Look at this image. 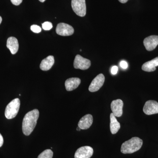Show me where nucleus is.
Returning a JSON list of instances; mask_svg holds the SVG:
<instances>
[{
    "label": "nucleus",
    "instance_id": "nucleus-1",
    "mask_svg": "<svg viewBox=\"0 0 158 158\" xmlns=\"http://www.w3.org/2000/svg\"><path fill=\"white\" fill-rule=\"evenodd\" d=\"M39 116V112L37 109H34L26 114L22 124L23 132L25 135L29 136L33 131Z\"/></svg>",
    "mask_w": 158,
    "mask_h": 158
},
{
    "label": "nucleus",
    "instance_id": "nucleus-2",
    "mask_svg": "<svg viewBox=\"0 0 158 158\" xmlns=\"http://www.w3.org/2000/svg\"><path fill=\"white\" fill-rule=\"evenodd\" d=\"M143 141L138 137H133L122 144L121 152L123 154H131L139 150L142 147Z\"/></svg>",
    "mask_w": 158,
    "mask_h": 158
},
{
    "label": "nucleus",
    "instance_id": "nucleus-3",
    "mask_svg": "<svg viewBox=\"0 0 158 158\" xmlns=\"http://www.w3.org/2000/svg\"><path fill=\"white\" fill-rule=\"evenodd\" d=\"M20 105L19 99L16 98L11 101L6 106L5 116L8 119L15 118L18 113Z\"/></svg>",
    "mask_w": 158,
    "mask_h": 158
},
{
    "label": "nucleus",
    "instance_id": "nucleus-4",
    "mask_svg": "<svg viewBox=\"0 0 158 158\" xmlns=\"http://www.w3.org/2000/svg\"><path fill=\"white\" fill-rule=\"evenodd\" d=\"M71 6L75 13L81 17H84L86 14V5L85 0H72Z\"/></svg>",
    "mask_w": 158,
    "mask_h": 158
},
{
    "label": "nucleus",
    "instance_id": "nucleus-5",
    "mask_svg": "<svg viewBox=\"0 0 158 158\" xmlns=\"http://www.w3.org/2000/svg\"><path fill=\"white\" fill-rule=\"evenodd\" d=\"M91 62L89 59L83 58L80 55L76 56L74 61V67L77 69L86 70L90 67Z\"/></svg>",
    "mask_w": 158,
    "mask_h": 158
},
{
    "label": "nucleus",
    "instance_id": "nucleus-6",
    "mask_svg": "<svg viewBox=\"0 0 158 158\" xmlns=\"http://www.w3.org/2000/svg\"><path fill=\"white\" fill-rule=\"evenodd\" d=\"M56 32L60 36H69L73 34L74 30L71 26L68 24L60 23L57 25Z\"/></svg>",
    "mask_w": 158,
    "mask_h": 158
},
{
    "label": "nucleus",
    "instance_id": "nucleus-7",
    "mask_svg": "<svg viewBox=\"0 0 158 158\" xmlns=\"http://www.w3.org/2000/svg\"><path fill=\"white\" fill-rule=\"evenodd\" d=\"M105 78L103 74L98 75L91 82L89 87V90L91 92L97 91L102 88L105 82Z\"/></svg>",
    "mask_w": 158,
    "mask_h": 158
},
{
    "label": "nucleus",
    "instance_id": "nucleus-8",
    "mask_svg": "<svg viewBox=\"0 0 158 158\" xmlns=\"http://www.w3.org/2000/svg\"><path fill=\"white\" fill-rule=\"evenodd\" d=\"M93 152V149L90 146H83L77 150L75 154V158H90Z\"/></svg>",
    "mask_w": 158,
    "mask_h": 158
},
{
    "label": "nucleus",
    "instance_id": "nucleus-9",
    "mask_svg": "<svg viewBox=\"0 0 158 158\" xmlns=\"http://www.w3.org/2000/svg\"><path fill=\"white\" fill-rule=\"evenodd\" d=\"M143 112L148 115L158 113V103L155 101L149 100L146 102L143 108Z\"/></svg>",
    "mask_w": 158,
    "mask_h": 158
},
{
    "label": "nucleus",
    "instance_id": "nucleus-10",
    "mask_svg": "<svg viewBox=\"0 0 158 158\" xmlns=\"http://www.w3.org/2000/svg\"><path fill=\"white\" fill-rule=\"evenodd\" d=\"M143 43L147 51L153 50L158 45V36L152 35L146 37L144 39Z\"/></svg>",
    "mask_w": 158,
    "mask_h": 158
},
{
    "label": "nucleus",
    "instance_id": "nucleus-11",
    "mask_svg": "<svg viewBox=\"0 0 158 158\" xmlns=\"http://www.w3.org/2000/svg\"><path fill=\"white\" fill-rule=\"evenodd\" d=\"M123 103L121 99L113 101L111 103V108L112 112L116 117H120L123 114Z\"/></svg>",
    "mask_w": 158,
    "mask_h": 158
},
{
    "label": "nucleus",
    "instance_id": "nucleus-12",
    "mask_svg": "<svg viewBox=\"0 0 158 158\" xmlns=\"http://www.w3.org/2000/svg\"><path fill=\"white\" fill-rule=\"evenodd\" d=\"M93 119L92 115L87 114L80 119L78 126L81 130L88 129L92 124Z\"/></svg>",
    "mask_w": 158,
    "mask_h": 158
},
{
    "label": "nucleus",
    "instance_id": "nucleus-13",
    "mask_svg": "<svg viewBox=\"0 0 158 158\" xmlns=\"http://www.w3.org/2000/svg\"><path fill=\"white\" fill-rule=\"evenodd\" d=\"M81 83V79L79 78H70L65 82V89L67 91H72L78 88Z\"/></svg>",
    "mask_w": 158,
    "mask_h": 158
},
{
    "label": "nucleus",
    "instance_id": "nucleus-14",
    "mask_svg": "<svg viewBox=\"0 0 158 158\" xmlns=\"http://www.w3.org/2000/svg\"><path fill=\"white\" fill-rule=\"evenodd\" d=\"M7 47L11 53L14 55L17 52L19 49V43L17 39L14 37H10L7 40Z\"/></svg>",
    "mask_w": 158,
    "mask_h": 158
},
{
    "label": "nucleus",
    "instance_id": "nucleus-15",
    "mask_svg": "<svg viewBox=\"0 0 158 158\" xmlns=\"http://www.w3.org/2000/svg\"><path fill=\"white\" fill-rule=\"evenodd\" d=\"M158 66V57L151 61L145 62L142 66V69L148 72H151L156 70V67Z\"/></svg>",
    "mask_w": 158,
    "mask_h": 158
},
{
    "label": "nucleus",
    "instance_id": "nucleus-16",
    "mask_svg": "<svg viewBox=\"0 0 158 158\" xmlns=\"http://www.w3.org/2000/svg\"><path fill=\"white\" fill-rule=\"evenodd\" d=\"M54 62H55V60H54V57L52 56H49L42 60L40 67L42 70H49L52 67Z\"/></svg>",
    "mask_w": 158,
    "mask_h": 158
},
{
    "label": "nucleus",
    "instance_id": "nucleus-17",
    "mask_svg": "<svg viewBox=\"0 0 158 158\" xmlns=\"http://www.w3.org/2000/svg\"><path fill=\"white\" fill-rule=\"evenodd\" d=\"M110 129L112 134H115L117 133L120 128V125L113 113L110 114Z\"/></svg>",
    "mask_w": 158,
    "mask_h": 158
},
{
    "label": "nucleus",
    "instance_id": "nucleus-18",
    "mask_svg": "<svg viewBox=\"0 0 158 158\" xmlns=\"http://www.w3.org/2000/svg\"><path fill=\"white\" fill-rule=\"evenodd\" d=\"M53 152L51 149H46L38 156L37 158H52Z\"/></svg>",
    "mask_w": 158,
    "mask_h": 158
},
{
    "label": "nucleus",
    "instance_id": "nucleus-19",
    "mask_svg": "<svg viewBox=\"0 0 158 158\" xmlns=\"http://www.w3.org/2000/svg\"><path fill=\"white\" fill-rule=\"evenodd\" d=\"M43 29L45 31H49L53 27L52 24L49 22H45L42 24Z\"/></svg>",
    "mask_w": 158,
    "mask_h": 158
},
{
    "label": "nucleus",
    "instance_id": "nucleus-20",
    "mask_svg": "<svg viewBox=\"0 0 158 158\" xmlns=\"http://www.w3.org/2000/svg\"><path fill=\"white\" fill-rule=\"evenodd\" d=\"M31 30L35 33H40L41 31V28L40 27L36 25H33L31 26Z\"/></svg>",
    "mask_w": 158,
    "mask_h": 158
},
{
    "label": "nucleus",
    "instance_id": "nucleus-21",
    "mask_svg": "<svg viewBox=\"0 0 158 158\" xmlns=\"http://www.w3.org/2000/svg\"><path fill=\"white\" fill-rule=\"evenodd\" d=\"M11 2L15 6H19L22 2L23 0H11Z\"/></svg>",
    "mask_w": 158,
    "mask_h": 158
},
{
    "label": "nucleus",
    "instance_id": "nucleus-22",
    "mask_svg": "<svg viewBox=\"0 0 158 158\" xmlns=\"http://www.w3.org/2000/svg\"><path fill=\"white\" fill-rule=\"evenodd\" d=\"M120 66L123 69H126L127 68L128 65L127 62L125 61H122L120 63Z\"/></svg>",
    "mask_w": 158,
    "mask_h": 158
},
{
    "label": "nucleus",
    "instance_id": "nucleus-23",
    "mask_svg": "<svg viewBox=\"0 0 158 158\" xmlns=\"http://www.w3.org/2000/svg\"><path fill=\"white\" fill-rule=\"evenodd\" d=\"M118 67L116 66H114L112 67V69H111V73L113 75L116 74L117 73V71H118Z\"/></svg>",
    "mask_w": 158,
    "mask_h": 158
},
{
    "label": "nucleus",
    "instance_id": "nucleus-24",
    "mask_svg": "<svg viewBox=\"0 0 158 158\" xmlns=\"http://www.w3.org/2000/svg\"><path fill=\"white\" fill-rule=\"evenodd\" d=\"M3 143H4V139H3L2 136L0 134V147L2 146Z\"/></svg>",
    "mask_w": 158,
    "mask_h": 158
},
{
    "label": "nucleus",
    "instance_id": "nucleus-25",
    "mask_svg": "<svg viewBox=\"0 0 158 158\" xmlns=\"http://www.w3.org/2000/svg\"><path fill=\"white\" fill-rule=\"evenodd\" d=\"M120 3H123V4H124V3H126L127 2V1L128 0H118Z\"/></svg>",
    "mask_w": 158,
    "mask_h": 158
},
{
    "label": "nucleus",
    "instance_id": "nucleus-26",
    "mask_svg": "<svg viewBox=\"0 0 158 158\" xmlns=\"http://www.w3.org/2000/svg\"><path fill=\"white\" fill-rule=\"evenodd\" d=\"M2 18L0 16V24H1V23L2 22Z\"/></svg>",
    "mask_w": 158,
    "mask_h": 158
},
{
    "label": "nucleus",
    "instance_id": "nucleus-27",
    "mask_svg": "<svg viewBox=\"0 0 158 158\" xmlns=\"http://www.w3.org/2000/svg\"><path fill=\"white\" fill-rule=\"evenodd\" d=\"M77 131H80L81 129L79 127H78L77 128Z\"/></svg>",
    "mask_w": 158,
    "mask_h": 158
},
{
    "label": "nucleus",
    "instance_id": "nucleus-28",
    "mask_svg": "<svg viewBox=\"0 0 158 158\" xmlns=\"http://www.w3.org/2000/svg\"><path fill=\"white\" fill-rule=\"evenodd\" d=\"M40 2H44L46 1V0H39Z\"/></svg>",
    "mask_w": 158,
    "mask_h": 158
}]
</instances>
